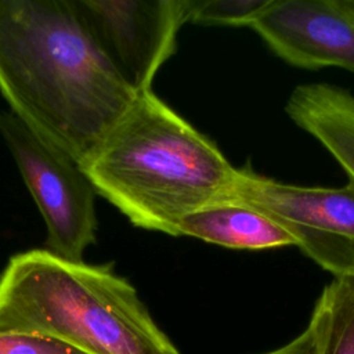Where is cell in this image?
Segmentation results:
<instances>
[{"mask_svg":"<svg viewBox=\"0 0 354 354\" xmlns=\"http://www.w3.org/2000/svg\"><path fill=\"white\" fill-rule=\"evenodd\" d=\"M176 234L243 250L297 245L295 235L281 223L248 203L227 198L184 216Z\"/></svg>","mask_w":354,"mask_h":354,"instance_id":"cell-8","label":"cell"},{"mask_svg":"<svg viewBox=\"0 0 354 354\" xmlns=\"http://www.w3.org/2000/svg\"><path fill=\"white\" fill-rule=\"evenodd\" d=\"M225 198L281 223L295 235L296 248L335 278H354L353 183L340 188L285 184L246 166L238 169Z\"/></svg>","mask_w":354,"mask_h":354,"instance_id":"cell-5","label":"cell"},{"mask_svg":"<svg viewBox=\"0 0 354 354\" xmlns=\"http://www.w3.org/2000/svg\"><path fill=\"white\" fill-rule=\"evenodd\" d=\"M271 0H194L191 21L216 26H252Z\"/></svg>","mask_w":354,"mask_h":354,"instance_id":"cell-11","label":"cell"},{"mask_svg":"<svg viewBox=\"0 0 354 354\" xmlns=\"http://www.w3.org/2000/svg\"><path fill=\"white\" fill-rule=\"evenodd\" d=\"M343 7L354 17V0H340Z\"/></svg>","mask_w":354,"mask_h":354,"instance_id":"cell-14","label":"cell"},{"mask_svg":"<svg viewBox=\"0 0 354 354\" xmlns=\"http://www.w3.org/2000/svg\"><path fill=\"white\" fill-rule=\"evenodd\" d=\"M0 91L10 111L80 165L137 95L71 0H0Z\"/></svg>","mask_w":354,"mask_h":354,"instance_id":"cell-1","label":"cell"},{"mask_svg":"<svg viewBox=\"0 0 354 354\" xmlns=\"http://www.w3.org/2000/svg\"><path fill=\"white\" fill-rule=\"evenodd\" d=\"M285 112L333 156L354 184V95L329 83L299 84L288 97Z\"/></svg>","mask_w":354,"mask_h":354,"instance_id":"cell-9","label":"cell"},{"mask_svg":"<svg viewBox=\"0 0 354 354\" xmlns=\"http://www.w3.org/2000/svg\"><path fill=\"white\" fill-rule=\"evenodd\" d=\"M264 354H317L315 337L310 325L293 340Z\"/></svg>","mask_w":354,"mask_h":354,"instance_id":"cell-13","label":"cell"},{"mask_svg":"<svg viewBox=\"0 0 354 354\" xmlns=\"http://www.w3.org/2000/svg\"><path fill=\"white\" fill-rule=\"evenodd\" d=\"M0 134L44 220L46 249L83 261L86 249L95 242L98 195L83 166L12 111H0Z\"/></svg>","mask_w":354,"mask_h":354,"instance_id":"cell-4","label":"cell"},{"mask_svg":"<svg viewBox=\"0 0 354 354\" xmlns=\"http://www.w3.org/2000/svg\"><path fill=\"white\" fill-rule=\"evenodd\" d=\"M0 332L46 336L84 354H180L126 278L47 249L8 260L0 275Z\"/></svg>","mask_w":354,"mask_h":354,"instance_id":"cell-3","label":"cell"},{"mask_svg":"<svg viewBox=\"0 0 354 354\" xmlns=\"http://www.w3.org/2000/svg\"><path fill=\"white\" fill-rule=\"evenodd\" d=\"M250 29L293 66L354 73V17L340 0H271Z\"/></svg>","mask_w":354,"mask_h":354,"instance_id":"cell-7","label":"cell"},{"mask_svg":"<svg viewBox=\"0 0 354 354\" xmlns=\"http://www.w3.org/2000/svg\"><path fill=\"white\" fill-rule=\"evenodd\" d=\"M91 39L136 93L149 91L191 21L194 0H71Z\"/></svg>","mask_w":354,"mask_h":354,"instance_id":"cell-6","label":"cell"},{"mask_svg":"<svg viewBox=\"0 0 354 354\" xmlns=\"http://www.w3.org/2000/svg\"><path fill=\"white\" fill-rule=\"evenodd\" d=\"M82 166L133 225L173 236L184 216L225 198L238 171L152 90L136 95Z\"/></svg>","mask_w":354,"mask_h":354,"instance_id":"cell-2","label":"cell"},{"mask_svg":"<svg viewBox=\"0 0 354 354\" xmlns=\"http://www.w3.org/2000/svg\"><path fill=\"white\" fill-rule=\"evenodd\" d=\"M0 354H84L58 340L24 332H0Z\"/></svg>","mask_w":354,"mask_h":354,"instance_id":"cell-12","label":"cell"},{"mask_svg":"<svg viewBox=\"0 0 354 354\" xmlns=\"http://www.w3.org/2000/svg\"><path fill=\"white\" fill-rule=\"evenodd\" d=\"M308 325L317 354H354V278H333L324 288Z\"/></svg>","mask_w":354,"mask_h":354,"instance_id":"cell-10","label":"cell"}]
</instances>
